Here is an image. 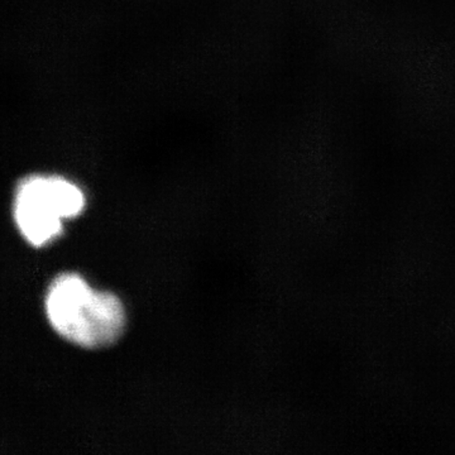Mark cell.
I'll return each instance as SVG.
<instances>
[{
  "label": "cell",
  "mask_w": 455,
  "mask_h": 455,
  "mask_svg": "<svg viewBox=\"0 0 455 455\" xmlns=\"http://www.w3.org/2000/svg\"><path fill=\"white\" fill-rule=\"evenodd\" d=\"M85 196L61 178L27 179L14 200V220L23 238L35 247L51 243L62 233V220L82 214Z\"/></svg>",
  "instance_id": "2"
},
{
  "label": "cell",
  "mask_w": 455,
  "mask_h": 455,
  "mask_svg": "<svg viewBox=\"0 0 455 455\" xmlns=\"http://www.w3.org/2000/svg\"><path fill=\"white\" fill-rule=\"evenodd\" d=\"M44 310L60 337L88 349L112 346L125 328L118 296L97 291L76 274H62L50 284Z\"/></svg>",
  "instance_id": "1"
}]
</instances>
